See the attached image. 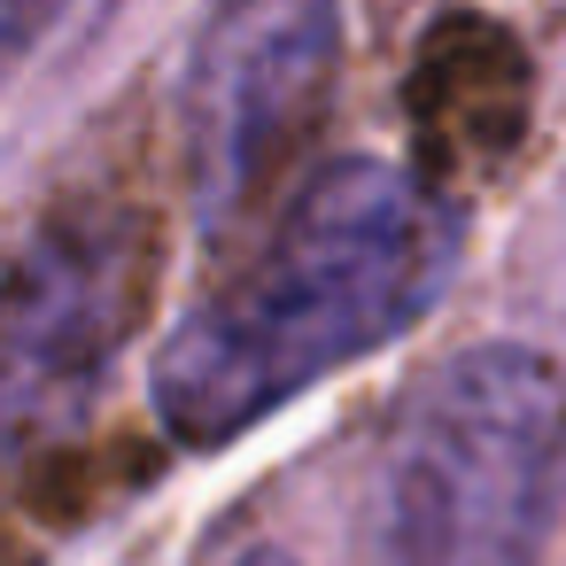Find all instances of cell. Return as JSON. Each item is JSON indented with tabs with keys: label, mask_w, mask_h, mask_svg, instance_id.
<instances>
[{
	"label": "cell",
	"mask_w": 566,
	"mask_h": 566,
	"mask_svg": "<svg viewBox=\"0 0 566 566\" xmlns=\"http://www.w3.org/2000/svg\"><path fill=\"white\" fill-rule=\"evenodd\" d=\"M465 218L403 164L349 156L295 187L272 241L210 287L156 357V419L218 450L295 403L311 380L419 326L458 280Z\"/></svg>",
	"instance_id": "obj_1"
},
{
	"label": "cell",
	"mask_w": 566,
	"mask_h": 566,
	"mask_svg": "<svg viewBox=\"0 0 566 566\" xmlns=\"http://www.w3.org/2000/svg\"><path fill=\"white\" fill-rule=\"evenodd\" d=\"M566 520V365L481 342L434 365L380 434L365 566H543Z\"/></svg>",
	"instance_id": "obj_2"
},
{
	"label": "cell",
	"mask_w": 566,
	"mask_h": 566,
	"mask_svg": "<svg viewBox=\"0 0 566 566\" xmlns=\"http://www.w3.org/2000/svg\"><path fill=\"white\" fill-rule=\"evenodd\" d=\"M156 303V210L78 195L0 272V442L71 434Z\"/></svg>",
	"instance_id": "obj_3"
},
{
	"label": "cell",
	"mask_w": 566,
	"mask_h": 566,
	"mask_svg": "<svg viewBox=\"0 0 566 566\" xmlns=\"http://www.w3.org/2000/svg\"><path fill=\"white\" fill-rule=\"evenodd\" d=\"M342 71L334 0H226L187 86V148L202 226H241L272 171L311 140Z\"/></svg>",
	"instance_id": "obj_4"
},
{
	"label": "cell",
	"mask_w": 566,
	"mask_h": 566,
	"mask_svg": "<svg viewBox=\"0 0 566 566\" xmlns=\"http://www.w3.org/2000/svg\"><path fill=\"white\" fill-rule=\"evenodd\" d=\"M63 9V0H0V63L9 55H24L40 32H48V17Z\"/></svg>",
	"instance_id": "obj_5"
},
{
	"label": "cell",
	"mask_w": 566,
	"mask_h": 566,
	"mask_svg": "<svg viewBox=\"0 0 566 566\" xmlns=\"http://www.w3.org/2000/svg\"><path fill=\"white\" fill-rule=\"evenodd\" d=\"M233 566H303V558H287V551H272V543H264V551H241Z\"/></svg>",
	"instance_id": "obj_6"
}]
</instances>
